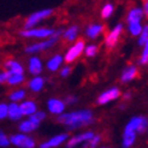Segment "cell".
I'll return each mask as SVG.
<instances>
[{
  "mask_svg": "<svg viewBox=\"0 0 148 148\" xmlns=\"http://www.w3.org/2000/svg\"><path fill=\"white\" fill-rule=\"evenodd\" d=\"M58 121L70 129H76L78 127H82V125L92 124L94 118H93V113L90 111L84 110V111H78V112L60 114L58 118Z\"/></svg>",
  "mask_w": 148,
  "mask_h": 148,
  "instance_id": "6da1fadb",
  "label": "cell"
},
{
  "mask_svg": "<svg viewBox=\"0 0 148 148\" xmlns=\"http://www.w3.org/2000/svg\"><path fill=\"white\" fill-rule=\"evenodd\" d=\"M52 10H42V11H39V12H35L33 13L32 16H29L27 22H25V29H30L33 28L35 24H38L39 22H41L42 19L47 18L48 16L52 14Z\"/></svg>",
  "mask_w": 148,
  "mask_h": 148,
  "instance_id": "7a4b0ae2",
  "label": "cell"
},
{
  "mask_svg": "<svg viewBox=\"0 0 148 148\" xmlns=\"http://www.w3.org/2000/svg\"><path fill=\"white\" fill-rule=\"evenodd\" d=\"M60 32L62 30H58V32H54V34L52 35V38L48 40V41H45V42H41V43H36V45H33V46H29L27 47V52L32 53V52H38V51H43L46 48H49L54 45L58 40V36L60 35Z\"/></svg>",
  "mask_w": 148,
  "mask_h": 148,
  "instance_id": "3957f363",
  "label": "cell"
},
{
  "mask_svg": "<svg viewBox=\"0 0 148 148\" xmlns=\"http://www.w3.org/2000/svg\"><path fill=\"white\" fill-rule=\"evenodd\" d=\"M54 34V30L52 29H46V28H41V29H27V30L22 32V35L25 38H48Z\"/></svg>",
  "mask_w": 148,
  "mask_h": 148,
  "instance_id": "277c9868",
  "label": "cell"
},
{
  "mask_svg": "<svg viewBox=\"0 0 148 148\" xmlns=\"http://www.w3.org/2000/svg\"><path fill=\"white\" fill-rule=\"evenodd\" d=\"M11 142L14 146L22 147V148H34L35 147L34 140L25 136V135H14L11 137Z\"/></svg>",
  "mask_w": 148,
  "mask_h": 148,
  "instance_id": "5b68a950",
  "label": "cell"
},
{
  "mask_svg": "<svg viewBox=\"0 0 148 148\" xmlns=\"http://www.w3.org/2000/svg\"><path fill=\"white\" fill-rule=\"evenodd\" d=\"M84 51V42L81 40V41H78L75 46H72L71 48H70V51L66 53V56H65V62H68V63H71V62H73L75 59L77 58V57H79V54L82 53V52Z\"/></svg>",
  "mask_w": 148,
  "mask_h": 148,
  "instance_id": "8992f818",
  "label": "cell"
},
{
  "mask_svg": "<svg viewBox=\"0 0 148 148\" xmlns=\"http://www.w3.org/2000/svg\"><path fill=\"white\" fill-rule=\"evenodd\" d=\"M121 95V90L118 89V88H111L110 90L102 93L100 97H99V103H101V105H103V103H107L110 101H112L114 99H117L118 97Z\"/></svg>",
  "mask_w": 148,
  "mask_h": 148,
  "instance_id": "52a82bcc",
  "label": "cell"
},
{
  "mask_svg": "<svg viewBox=\"0 0 148 148\" xmlns=\"http://www.w3.org/2000/svg\"><path fill=\"white\" fill-rule=\"evenodd\" d=\"M123 30V25L122 24H118L112 32L108 34V36L106 38V46L112 48L113 46H116V43L118 41V38H119V35Z\"/></svg>",
  "mask_w": 148,
  "mask_h": 148,
  "instance_id": "ba28073f",
  "label": "cell"
},
{
  "mask_svg": "<svg viewBox=\"0 0 148 148\" xmlns=\"http://www.w3.org/2000/svg\"><path fill=\"white\" fill-rule=\"evenodd\" d=\"M47 105H48L49 111L52 113H54V114L63 113V111L65 108V103L62 100H58V99H51Z\"/></svg>",
  "mask_w": 148,
  "mask_h": 148,
  "instance_id": "9c48e42d",
  "label": "cell"
},
{
  "mask_svg": "<svg viewBox=\"0 0 148 148\" xmlns=\"http://www.w3.org/2000/svg\"><path fill=\"white\" fill-rule=\"evenodd\" d=\"M94 136L93 132H84V134L82 135H78V136H75V137H72L70 138V141L68 142V147L71 148V147H75L76 145L81 143V142H83V141H89V140Z\"/></svg>",
  "mask_w": 148,
  "mask_h": 148,
  "instance_id": "30bf717a",
  "label": "cell"
},
{
  "mask_svg": "<svg viewBox=\"0 0 148 148\" xmlns=\"http://www.w3.org/2000/svg\"><path fill=\"white\" fill-rule=\"evenodd\" d=\"M68 138V135L66 134H62V135H58L52 137L48 142H45L41 145V148H51V147H58L59 145H62L65 140Z\"/></svg>",
  "mask_w": 148,
  "mask_h": 148,
  "instance_id": "8fae6325",
  "label": "cell"
},
{
  "mask_svg": "<svg viewBox=\"0 0 148 148\" xmlns=\"http://www.w3.org/2000/svg\"><path fill=\"white\" fill-rule=\"evenodd\" d=\"M19 111L22 116H32L36 112V105L33 101H25L19 106Z\"/></svg>",
  "mask_w": 148,
  "mask_h": 148,
  "instance_id": "7c38bea8",
  "label": "cell"
},
{
  "mask_svg": "<svg viewBox=\"0 0 148 148\" xmlns=\"http://www.w3.org/2000/svg\"><path fill=\"white\" fill-rule=\"evenodd\" d=\"M7 116H10L11 119L16 121V119H19V118L22 117V113L19 111V106L17 105V103H10V106H7Z\"/></svg>",
  "mask_w": 148,
  "mask_h": 148,
  "instance_id": "4fadbf2b",
  "label": "cell"
},
{
  "mask_svg": "<svg viewBox=\"0 0 148 148\" xmlns=\"http://www.w3.org/2000/svg\"><path fill=\"white\" fill-rule=\"evenodd\" d=\"M29 70H30V72L33 73V75H39V73L41 72L42 70V64H41V60L39 58H32L30 59V63H29Z\"/></svg>",
  "mask_w": 148,
  "mask_h": 148,
  "instance_id": "5bb4252c",
  "label": "cell"
},
{
  "mask_svg": "<svg viewBox=\"0 0 148 148\" xmlns=\"http://www.w3.org/2000/svg\"><path fill=\"white\" fill-rule=\"evenodd\" d=\"M137 75V69L135 66H129L128 69H125L123 75H122V82H129V81L134 79Z\"/></svg>",
  "mask_w": 148,
  "mask_h": 148,
  "instance_id": "9a60e30c",
  "label": "cell"
},
{
  "mask_svg": "<svg viewBox=\"0 0 148 148\" xmlns=\"http://www.w3.org/2000/svg\"><path fill=\"white\" fill-rule=\"evenodd\" d=\"M136 138V131H124V140H123V146L124 148H129L132 146Z\"/></svg>",
  "mask_w": 148,
  "mask_h": 148,
  "instance_id": "2e32d148",
  "label": "cell"
},
{
  "mask_svg": "<svg viewBox=\"0 0 148 148\" xmlns=\"http://www.w3.org/2000/svg\"><path fill=\"white\" fill-rule=\"evenodd\" d=\"M5 66H6V69H9L7 71L11 73H23V68H22V65L17 62L9 60V62H6Z\"/></svg>",
  "mask_w": 148,
  "mask_h": 148,
  "instance_id": "e0dca14e",
  "label": "cell"
},
{
  "mask_svg": "<svg viewBox=\"0 0 148 148\" xmlns=\"http://www.w3.org/2000/svg\"><path fill=\"white\" fill-rule=\"evenodd\" d=\"M145 118L143 117H135L132 118V119L129 122V124L127 125V128H125V131H136L140 127V124L143 122Z\"/></svg>",
  "mask_w": 148,
  "mask_h": 148,
  "instance_id": "ac0fdd59",
  "label": "cell"
},
{
  "mask_svg": "<svg viewBox=\"0 0 148 148\" xmlns=\"http://www.w3.org/2000/svg\"><path fill=\"white\" fill-rule=\"evenodd\" d=\"M43 84H45V79H43L42 77H35L34 79L30 81L29 87H30V89L34 90V92H40L42 89Z\"/></svg>",
  "mask_w": 148,
  "mask_h": 148,
  "instance_id": "d6986e66",
  "label": "cell"
},
{
  "mask_svg": "<svg viewBox=\"0 0 148 148\" xmlns=\"http://www.w3.org/2000/svg\"><path fill=\"white\" fill-rule=\"evenodd\" d=\"M143 16V11L140 9H134L128 16V22L129 23H135V22H140Z\"/></svg>",
  "mask_w": 148,
  "mask_h": 148,
  "instance_id": "ffe728a7",
  "label": "cell"
},
{
  "mask_svg": "<svg viewBox=\"0 0 148 148\" xmlns=\"http://www.w3.org/2000/svg\"><path fill=\"white\" fill-rule=\"evenodd\" d=\"M9 72V71H7ZM24 79V77H23V73H11V72H9V77H7V79H6V82L9 83V84H18V83H21L22 81Z\"/></svg>",
  "mask_w": 148,
  "mask_h": 148,
  "instance_id": "44dd1931",
  "label": "cell"
},
{
  "mask_svg": "<svg viewBox=\"0 0 148 148\" xmlns=\"http://www.w3.org/2000/svg\"><path fill=\"white\" fill-rule=\"evenodd\" d=\"M62 62H63V58H62L60 56H56V57H53V58H52L51 60L47 63V68H48L51 71H56V70H58L59 66H60Z\"/></svg>",
  "mask_w": 148,
  "mask_h": 148,
  "instance_id": "7402d4cb",
  "label": "cell"
},
{
  "mask_svg": "<svg viewBox=\"0 0 148 148\" xmlns=\"http://www.w3.org/2000/svg\"><path fill=\"white\" fill-rule=\"evenodd\" d=\"M102 30H103V27H102V25H98V24L90 25L89 28L87 29V35L89 36L90 39H95Z\"/></svg>",
  "mask_w": 148,
  "mask_h": 148,
  "instance_id": "603a6c76",
  "label": "cell"
},
{
  "mask_svg": "<svg viewBox=\"0 0 148 148\" xmlns=\"http://www.w3.org/2000/svg\"><path fill=\"white\" fill-rule=\"evenodd\" d=\"M77 33H78V28L77 27H71L64 33V39L68 41H73L77 38Z\"/></svg>",
  "mask_w": 148,
  "mask_h": 148,
  "instance_id": "cb8c5ba5",
  "label": "cell"
},
{
  "mask_svg": "<svg viewBox=\"0 0 148 148\" xmlns=\"http://www.w3.org/2000/svg\"><path fill=\"white\" fill-rule=\"evenodd\" d=\"M38 127H39V125L33 123L32 121H25V122H23L19 125V129H21V131H23V132H29V131H33L34 129H36Z\"/></svg>",
  "mask_w": 148,
  "mask_h": 148,
  "instance_id": "d4e9b609",
  "label": "cell"
},
{
  "mask_svg": "<svg viewBox=\"0 0 148 148\" xmlns=\"http://www.w3.org/2000/svg\"><path fill=\"white\" fill-rule=\"evenodd\" d=\"M129 30L132 35H138L142 32V27L140 24V22H135V23H129Z\"/></svg>",
  "mask_w": 148,
  "mask_h": 148,
  "instance_id": "484cf974",
  "label": "cell"
},
{
  "mask_svg": "<svg viewBox=\"0 0 148 148\" xmlns=\"http://www.w3.org/2000/svg\"><path fill=\"white\" fill-rule=\"evenodd\" d=\"M24 97H25V92L24 90H17V92H13L10 95V99L12 101H19L22 99H24Z\"/></svg>",
  "mask_w": 148,
  "mask_h": 148,
  "instance_id": "4316f807",
  "label": "cell"
},
{
  "mask_svg": "<svg viewBox=\"0 0 148 148\" xmlns=\"http://www.w3.org/2000/svg\"><path fill=\"white\" fill-rule=\"evenodd\" d=\"M147 41H148V28L145 27L142 29V32H141V38H140L138 43L141 46H146L147 45Z\"/></svg>",
  "mask_w": 148,
  "mask_h": 148,
  "instance_id": "83f0119b",
  "label": "cell"
},
{
  "mask_svg": "<svg viewBox=\"0 0 148 148\" xmlns=\"http://www.w3.org/2000/svg\"><path fill=\"white\" fill-rule=\"evenodd\" d=\"M113 12V5H111V4H107L105 7L102 9V13H101V16L102 18H108L111 14H112Z\"/></svg>",
  "mask_w": 148,
  "mask_h": 148,
  "instance_id": "f1b7e54d",
  "label": "cell"
},
{
  "mask_svg": "<svg viewBox=\"0 0 148 148\" xmlns=\"http://www.w3.org/2000/svg\"><path fill=\"white\" fill-rule=\"evenodd\" d=\"M84 51H86L87 57H94L95 54H97V52H98V47L94 46V45H90V46H88Z\"/></svg>",
  "mask_w": 148,
  "mask_h": 148,
  "instance_id": "f546056e",
  "label": "cell"
},
{
  "mask_svg": "<svg viewBox=\"0 0 148 148\" xmlns=\"http://www.w3.org/2000/svg\"><path fill=\"white\" fill-rule=\"evenodd\" d=\"M9 145H10V141H9V138H7V136L4 134L3 131H0V146L7 147Z\"/></svg>",
  "mask_w": 148,
  "mask_h": 148,
  "instance_id": "4dcf8cb0",
  "label": "cell"
},
{
  "mask_svg": "<svg viewBox=\"0 0 148 148\" xmlns=\"http://www.w3.org/2000/svg\"><path fill=\"white\" fill-rule=\"evenodd\" d=\"M5 117H7V105L0 103V119H4Z\"/></svg>",
  "mask_w": 148,
  "mask_h": 148,
  "instance_id": "1f68e13d",
  "label": "cell"
},
{
  "mask_svg": "<svg viewBox=\"0 0 148 148\" xmlns=\"http://www.w3.org/2000/svg\"><path fill=\"white\" fill-rule=\"evenodd\" d=\"M89 141H90V142H89V148H94V147H97V145L100 142V136H98V135L95 136V135H94V136L89 140Z\"/></svg>",
  "mask_w": 148,
  "mask_h": 148,
  "instance_id": "d6a6232c",
  "label": "cell"
},
{
  "mask_svg": "<svg viewBox=\"0 0 148 148\" xmlns=\"http://www.w3.org/2000/svg\"><path fill=\"white\" fill-rule=\"evenodd\" d=\"M147 59H148V46L146 45L145 46V51L142 53V57H141V60H140V63L141 64H147Z\"/></svg>",
  "mask_w": 148,
  "mask_h": 148,
  "instance_id": "836d02e7",
  "label": "cell"
},
{
  "mask_svg": "<svg viewBox=\"0 0 148 148\" xmlns=\"http://www.w3.org/2000/svg\"><path fill=\"white\" fill-rule=\"evenodd\" d=\"M146 128H147V119L145 118L143 122H142L141 124H140V127H138V129H137L136 131H137V132H140V134H142V132H145V131H146Z\"/></svg>",
  "mask_w": 148,
  "mask_h": 148,
  "instance_id": "e575fe53",
  "label": "cell"
},
{
  "mask_svg": "<svg viewBox=\"0 0 148 148\" xmlns=\"http://www.w3.org/2000/svg\"><path fill=\"white\" fill-rule=\"evenodd\" d=\"M34 116L36 117V118H38V119L41 122L42 119H45V117H46V113L45 112H35L34 113Z\"/></svg>",
  "mask_w": 148,
  "mask_h": 148,
  "instance_id": "d590c367",
  "label": "cell"
},
{
  "mask_svg": "<svg viewBox=\"0 0 148 148\" xmlns=\"http://www.w3.org/2000/svg\"><path fill=\"white\" fill-rule=\"evenodd\" d=\"M7 77H9V72H1L0 73V83H3V82H5V81L7 79Z\"/></svg>",
  "mask_w": 148,
  "mask_h": 148,
  "instance_id": "8d00e7d4",
  "label": "cell"
},
{
  "mask_svg": "<svg viewBox=\"0 0 148 148\" xmlns=\"http://www.w3.org/2000/svg\"><path fill=\"white\" fill-rule=\"evenodd\" d=\"M70 68H65V69H63L62 70V76L63 77H66V76H68V75H70Z\"/></svg>",
  "mask_w": 148,
  "mask_h": 148,
  "instance_id": "74e56055",
  "label": "cell"
},
{
  "mask_svg": "<svg viewBox=\"0 0 148 148\" xmlns=\"http://www.w3.org/2000/svg\"><path fill=\"white\" fill-rule=\"evenodd\" d=\"M76 101H77V99L73 98V97H69L68 99H66V102L68 103H72V102H76Z\"/></svg>",
  "mask_w": 148,
  "mask_h": 148,
  "instance_id": "f35d334b",
  "label": "cell"
}]
</instances>
